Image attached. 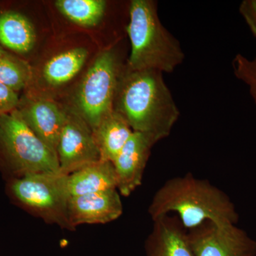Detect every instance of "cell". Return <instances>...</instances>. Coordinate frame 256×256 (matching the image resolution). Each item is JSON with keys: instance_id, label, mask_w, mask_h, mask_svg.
<instances>
[{"instance_id": "obj_11", "label": "cell", "mask_w": 256, "mask_h": 256, "mask_svg": "<svg viewBox=\"0 0 256 256\" xmlns=\"http://www.w3.org/2000/svg\"><path fill=\"white\" fill-rule=\"evenodd\" d=\"M122 212L121 195L117 188L69 198L68 218L72 230L82 224L110 223L120 217Z\"/></svg>"}, {"instance_id": "obj_12", "label": "cell", "mask_w": 256, "mask_h": 256, "mask_svg": "<svg viewBox=\"0 0 256 256\" xmlns=\"http://www.w3.org/2000/svg\"><path fill=\"white\" fill-rule=\"evenodd\" d=\"M144 249L146 256H195L188 230L176 215H165L153 220Z\"/></svg>"}, {"instance_id": "obj_5", "label": "cell", "mask_w": 256, "mask_h": 256, "mask_svg": "<svg viewBox=\"0 0 256 256\" xmlns=\"http://www.w3.org/2000/svg\"><path fill=\"white\" fill-rule=\"evenodd\" d=\"M66 175L42 173L8 180L10 200L24 210L48 224L70 230L68 218L69 196Z\"/></svg>"}, {"instance_id": "obj_22", "label": "cell", "mask_w": 256, "mask_h": 256, "mask_svg": "<svg viewBox=\"0 0 256 256\" xmlns=\"http://www.w3.org/2000/svg\"><path fill=\"white\" fill-rule=\"evenodd\" d=\"M9 54H10V52H8V50H4V48L0 45V60L4 58V57Z\"/></svg>"}, {"instance_id": "obj_4", "label": "cell", "mask_w": 256, "mask_h": 256, "mask_svg": "<svg viewBox=\"0 0 256 256\" xmlns=\"http://www.w3.org/2000/svg\"><path fill=\"white\" fill-rule=\"evenodd\" d=\"M0 170L6 180L60 173L56 153L28 127L18 109L0 116Z\"/></svg>"}, {"instance_id": "obj_15", "label": "cell", "mask_w": 256, "mask_h": 256, "mask_svg": "<svg viewBox=\"0 0 256 256\" xmlns=\"http://www.w3.org/2000/svg\"><path fill=\"white\" fill-rule=\"evenodd\" d=\"M133 132L126 120L114 110L92 131L100 160L114 162Z\"/></svg>"}, {"instance_id": "obj_21", "label": "cell", "mask_w": 256, "mask_h": 256, "mask_svg": "<svg viewBox=\"0 0 256 256\" xmlns=\"http://www.w3.org/2000/svg\"><path fill=\"white\" fill-rule=\"evenodd\" d=\"M239 12L256 38V0L242 1L239 8Z\"/></svg>"}, {"instance_id": "obj_8", "label": "cell", "mask_w": 256, "mask_h": 256, "mask_svg": "<svg viewBox=\"0 0 256 256\" xmlns=\"http://www.w3.org/2000/svg\"><path fill=\"white\" fill-rule=\"evenodd\" d=\"M60 174L68 175L100 160L92 130L73 110H68L56 150Z\"/></svg>"}, {"instance_id": "obj_10", "label": "cell", "mask_w": 256, "mask_h": 256, "mask_svg": "<svg viewBox=\"0 0 256 256\" xmlns=\"http://www.w3.org/2000/svg\"><path fill=\"white\" fill-rule=\"evenodd\" d=\"M156 141L148 134L133 132L112 164L117 176V190L129 196L142 182L143 175Z\"/></svg>"}, {"instance_id": "obj_13", "label": "cell", "mask_w": 256, "mask_h": 256, "mask_svg": "<svg viewBox=\"0 0 256 256\" xmlns=\"http://www.w3.org/2000/svg\"><path fill=\"white\" fill-rule=\"evenodd\" d=\"M65 182L70 197L117 188L118 186L114 164L104 160L66 175Z\"/></svg>"}, {"instance_id": "obj_1", "label": "cell", "mask_w": 256, "mask_h": 256, "mask_svg": "<svg viewBox=\"0 0 256 256\" xmlns=\"http://www.w3.org/2000/svg\"><path fill=\"white\" fill-rule=\"evenodd\" d=\"M114 110L133 132L148 134L156 143L171 134L180 116L162 72L131 70L127 66L120 76Z\"/></svg>"}, {"instance_id": "obj_14", "label": "cell", "mask_w": 256, "mask_h": 256, "mask_svg": "<svg viewBox=\"0 0 256 256\" xmlns=\"http://www.w3.org/2000/svg\"><path fill=\"white\" fill-rule=\"evenodd\" d=\"M36 41L34 26L26 16L12 10L0 12V45L18 54L30 53Z\"/></svg>"}, {"instance_id": "obj_7", "label": "cell", "mask_w": 256, "mask_h": 256, "mask_svg": "<svg viewBox=\"0 0 256 256\" xmlns=\"http://www.w3.org/2000/svg\"><path fill=\"white\" fill-rule=\"evenodd\" d=\"M195 256H256V242L234 224L206 222L188 230Z\"/></svg>"}, {"instance_id": "obj_6", "label": "cell", "mask_w": 256, "mask_h": 256, "mask_svg": "<svg viewBox=\"0 0 256 256\" xmlns=\"http://www.w3.org/2000/svg\"><path fill=\"white\" fill-rule=\"evenodd\" d=\"M122 67L112 50L98 56L88 69L74 98V109L92 131L114 110Z\"/></svg>"}, {"instance_id": "obj_19", "label": "cell", "mask_w": 256, "mask_h": 256, "mask_svg": "<svg viewBox=\"0 0 256 256\" xmlns=\"http://www.w3.org/2000/svg\"><path fill=\"white\" fill-rule=\"evenodd\" d=\"M234 75L248 88L249 92L256 106V58L249 60L238 54L232 62Z\"/></svg>"}, {"instance_id": "obj_20", "label": "cell", "mask_w": 256, "mask_h": 256, "mask_svg": "<svg viewBox=\"0 0 256 256\" xmlns=\"http://www.w3.org/2000/svg\"><path fill=\"white\" fill-rule=\"evenodd\" d=\"M18 102V94L0 82V116L16 109Z\"/></svg>"}, {"instance_id": "obj_9", "label": "cell", "mask_w": 256, "mask_h": 256, "mask_svg": "<svg viewBox=\"0 0 256 256\" xmlns=\"http://www.w3.org/2000/svg\"><path fill=\"white\" fill-rule=\"evenodd\" d=\"M16 109L37 137L56 153L68 110H64L56 102L48 99L28 96L20 98Z\"/></svg>"}, {"instance_id": "obj_18", "label": "cell", "mask_w": 256, "mask_h": 256, "mask_svg": "<svg viewBox=\"0 0 256 256\" xmlns=\"http://www.w3.org/2000/svg\"><path fill=\"white\" fill-rule=\"evenodd\" d=\"M32 70L28 62L9 54L0 60V82L16 92L31 82Z\"/></svg>"}, {"instance_id": "obj_17", "label": "cell", "mask_w": 256, "mask_h": 256, "mask_svg": "<svg viewBox=\"0 0 256 256\" xmlns=\"http://www.w3.org/2000/svg\"><path fill=\"white\" fill-rule=\"evenodd\" d=\"M58 11L72 22L92 28L98 24L105 14L107 2L104 0H58Z\"/></svg>"}, {"instance_id": "obj_2", "label": "cell", "mask_w": 256, "mask_h": 256, "mask_svg": "<svg viewBox=\"0 0 256 256\" xmlns=\"http://www.w3.org/2000/svg\"><path fill=\"white\" fill-rule=\"evenodd\" d=\"M148 214L152 220L174 214L188 230L206 222L236 224L238 220L225 192L191 173L165 182L152 198Z\"/></svg>"}, {"instance_id": "obj_16", "label": "cell", "mask_w": 256, "mask_h": 256, "mask_svg": "<svg viewBox=\"0 0 256 256\" xmlns=\"http://www.w3.org/2000/svg\"><path fill=\"white\" fill-rule=\"evenodd\" d=\"M88 54L86 48L78 47L55 56L44 66V79L52 86L66 84L82 70Z\"/></svg>"}, {"instance_id": "obj_3", "label": "cell", "mask_w": 256, "mask_h": 256, "mask_svg": "<svg viewBox=\"0 0 256 256\" xmlns=\"http://www.w3.org/2000/svg\"><path fill=\"white\" fill-rule=\"evenodd\" d=\"M129 13L127 32L131 52L128 68L162 74L174 72L184 60V52L178 38L162 23L156 2L132 0Z\"/></svg>"}]
</instances>
